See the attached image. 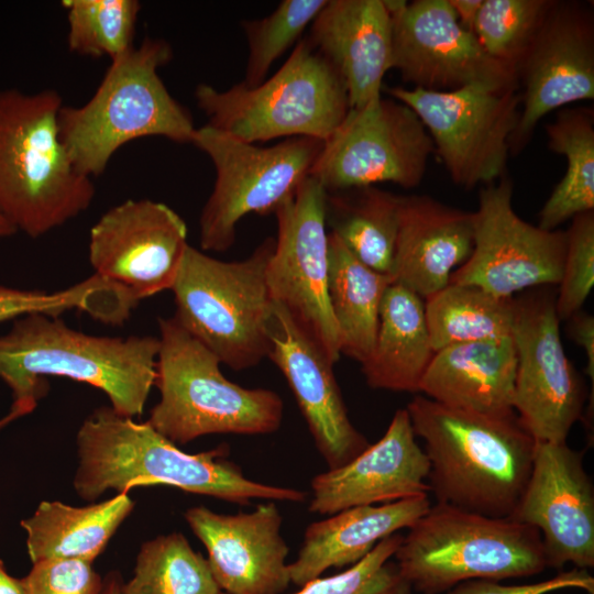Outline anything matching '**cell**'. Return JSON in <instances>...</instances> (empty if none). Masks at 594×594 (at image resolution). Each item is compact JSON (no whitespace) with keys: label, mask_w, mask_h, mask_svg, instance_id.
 <instances>
[{"label":"cell","mask_w":594,"mask_h":594,"mask_svg":"<svg viewBox=\"0 0 594 594\" xmlns=\"http://www.w3.org/2000/svg\"><path fill=\"white\" fill-rule=\"evenodd\" d=\"M135 307L133 297L123 287L96 274L54 293L0 285V322L34 312L57 316L77 309L103 323L121 324Z\"/></svg>","instance_id":"obj_34"},{"label":"cell","mask_w":594,"mask_h":594,"mask_svg":"<svg viewBox=\"0 0 594 594\" xmlns=\"http://www.w3.org/2000/svg\"><path fill=\"white\" fill-rule=\"evenodd\" d=\"M513 190L507 174L481 189L473 212L472 253L449 284L473 285L512 298L526 288L560 283L566 232L542 230L522 220L514 210Z\"/></svg>","instance_id":"obj_14"},{"label":"cell","mask_w":594,"mask_h":594,"mask_svg":"<svg viewBox=\"0 0 594 594\" xmlns=\"http://www.w3.org/2000/svg\"><path fill=\"white\" fill-rule=\"evenodd\" d=\"M400 200L375 186L327 191L326 224L363 264L391 275Z\"/></svg>","instance_id":"obj_30"},{"label":"cell","mask_w":594,"mask_h":594,"mask_svg":"<svg viewBox=\"0 0 594 594\" xmlns=\"http://www.w3.org/2000/svg\"><path fill=\"white\" fill-rule=\"evenodd\" d=\"M308 40L342 78L349 109L361 110L382 97L392 59V19L384 0H328Z\"/></svg>","instance_id":"obj_23"},{"label":"cell","mask_w":594,"mask_h":594,"mask_svg":"<svg viewBox=\"0 0 594 594\" xmlns=\"http://www.w3.org/2000/svg\"><path fill=\"white\" fill-rule=\"evenodd\" d=\"M408 529L394 558L421 594H440L475 579L534 576L548 568L539 531L510 517L436 503Z\"/></svg>","instance_id":"obj_7"},{"label":"cell","mask_w":594,"mask_h":594,"mask_svg":"<svg viewBox=\"0 0 594 594\" xmlns=\"http://www.w3.org/2000/svg\"><path fill=\"white\" fill-rule=\"evenodd\" d=\"M435 353L425 300L407 287L392 283L382 299L373 349L361 363L367 385L418 394Z\"/></svg>","instance_id":"obj_27"},{"label":"cell","mask_w":594,"mask_h":594,"mask_svg":"<svg viewBox=\"0 0 594 594\" xmlns=\"http://www.w3.org/2000/svg\"><path fill=\"white\" fill-rule=\"evenodd\" d=\"M0 594H25L22 579L11 576L0 561Z\"/></svg>","instance_id":"obj_44"},{"label":"cell","mask_w":594,"mask_h":594,"mask_svg":"<svg viewBox=\"0 0 594 594\" xmlns=\"http://www.w3.org/2000/svg\"><path fill=\"white\" fill-rule=\"evenodd\" d=\"M327 190L308 176L275 210L277 238L266 266L274 302L334 364L341 358L339 331L328 295Z\"/></svg>","instance_id":"obj_12"},{"label":"cell","mask_w":594,"mask_h":594,"mask_svg":"<svg viewBox=\"0 0 594 594\" xmlns=\"http://www.w3.org/2000/svg\"><path fill=\"white\" fill-rule=\"evenodd\" d=\"M328 0H283L268 15L241 22L249 55L243 84L253 87L266 79L275 61L300 36Z\"/></svg>","instance_id":"obj_37"},{"label":"cell","mask_w":594,"mask_h":594,"mask_svg":"<svg viewBox=\"0 0 594 594\" xmlns=\"http://www.w3.org/2000/svg\"><path fill=\"white\" fill-rule=\"evenodd\" d=\"M76 442L79 465L74 487L86 501L107 490L127 493L134 486L158 484L240 505L253 498L300 503L307 497L300 490L248 479L226 459L227 446L187 453L147 421L136 422L107 406L85 419Z\"/></svg>","instance_id":"obj_1"},{"label":"cell","mask_w":594,"mask_h":594,"mask_svg":"<svg viewBox=\"0 0 594 594\" xmlns=\"http://www.w3.org/2000/svg\"><path fill=\"white\" fill-rule=\"evenodd\" d=\"M158 350V338L90 336L34 312L0 336V378L11 389V409L23 416L46 395L45 376H63L102 391L116 413L133 418L154 386Z\"/></svg>","instance_id":"obj_2"},{"label":"cell","mask_w":594,"mask_h":594,"mask_svg":"<svg viewBox=\"0 0 594 594\" xmlns=\"http://www.w3.org/2000/svg\"><path fill=\"white\" fill-rule=\"evenodd\" d=\"M328 295L341 354L363 363L375 342L380 308L392 276L363 264L332 232L328 233Z\"/></svg>","instance_id":"obj_29"},{"label":"cell","mask_w":594,"mask_h":594,"mask_svg":"<svg viewBox=\"0 0 594 594\" xmlns=\"http://www.w3.org/2000/svg\"><path fill=\"white\" fill-rule=\"evenodd\" d=\"M275 245L265 239L241 261H221L188 245L172 287L177 322L230 369L256 366L272 346L274 301L266 266Z\"/></svg>","instance_id":"obj_8"},{"label":"cell","mask_w":594,"mask_h":594,"mask_svg":"<svg viewBox=\"0 0 594 594\" xmlns=\"http://www.w3.org/2000/svg\"><path fill=\"white\" fill-rule=\"evenodd\" d=\"M271 340L268 359L286 378L316 448L329 470L343 466L370 442L349 418L333 374L334 364L276 302Z\"/></svg>","instance_id":"obj_22"},{"label":"cell","mask_w":594,"mask_h":594,"mask_svg":"<svg viewBox=\"0 0 594 594\" xmlns=\"http://www.w3.org/2000/svg\"><path fill=\"white\" fill-rule=\"evenodd\" d=\"M561 590H581L594 594V578L585 569L573 568L557 575L532 583L503 584L491 579L461 582L447 594H548Z\"/></svg>","instance_id":"obj_41"},{"label":"cell","mask_w":594,"mask_h":594,"mask_svg":"<svg viewBox=\"0 0 594 594\" xmlns=\"http://www.w3.org/2000/svg\"><path fill=\"white\" fill-rule=\"evenodd\" d=\"M185 519L208 552L211 573L226 594H282L290 574L283 517L274 502L251 513L223 515L205 506L186 510Z\"/></svg>","instance_id":"obj_20"},{"label":"cell","mask_w":594,"mask_h":594,"mask_svg":"<svg viewBox=\"0 0 594 594\" xmlns=\"http://www.w3.org/2000/svg\"><path fill=\"white\" fill-rule=\"evenodd\" d=\"M72 52L110 61L134 47L141 3L138 0H64Z\"/></svg>","instance_id":"obj_35"},{"label":"cell","mask_w":594,"mask_h":594,"mask_svg":"<svg viewBox=\"0 0 594 594\" xmlns=\"http://www.w3.org/2000/svg\"><path fill=\"white\" fill-rule=\"evenodd\" d=\"M510 518L536 528L547 566H594V486L583 453L565 442H536L532 466Z\"/></svg>","instance_id":"obj_19"},{"label":"cell","mask_w":594,"mask_h":594,"mask_svg":"<svg viewBox=\"0 0 594 594\" xmlns=\"http://www.w3.org/2000/svg\"><path fill=\"white\" fill-rule=\"evenodd\" d=\"M424 441L437 503L510 517L530 475L536 441L514 413L479 414L417 394L406 407Z\"/></svg>","instance_id":"obj_3"},{"label":"cell","mask_w":594,"mask_h":594,"mask_svg":"<svg viewBox=\"0 0 594 594\" xmlns=\"http://www.w3.org/2000/svg\"><path fill=\"white\" fill-rule=\"evenodd\" d=\"M546 132L549 148L566 158L564 176L539 212L538 227L552 231L580 213L594 211L593 110L560 109Z\"/></svg>","instance_id":"obj_31"},{"label":"cell","mask_w":594,"mask_h":594,"mask_svg":"<svg viewBox=\"0 0 594 594\" xmlns=\"http://www.w3.org/2000/svg\"><path fill=\"white\" fill-rule=\"evenodd\" d=\"M124 594H220L207 559L184 535L172 532L142 544Z\"/></svg>","instance_id":"obj_33"},{"label":"cell","mask_w":594,"mask_h":594,"mask_svg":"<svg viewBox=\"0 0 594 594\" xmlns=\"http://www.w3.org/2000/svg\"><path fill=\"white\" fill-rule=\"evenodd\" d=\"M431 505L426 494L348 508L310 524L296 560L288 563L290 581L301 587L330 568L355 564L384 538L410 528Z\"/></svg>","instance_id":"obj_26"},{"label":"cell","mask_w":594,"mask_h":594,"mask_svg":"<svg viewBox=\"0 0 594 594\" xmlns=\"http://www.w3.org/2000/svg\"><path fill=\"white\" fill-rule=\"evenodd\" d=\"M516 363L513 337L448 345L435 353L419 393L451 408L512 415Z\"/></svg>","instance_id":"obj_25"},{"label":"cell","mask_w":594,"mask_h":594,"mask_svg":"<svg viewBox=\"0 0 594 594\" xmlns=\"http://www.w3.org/2000/svg\"><path fill=\"white\" fill-rule=\"evenodd\" d=\"M429 463L406 408L394 414L385 433L343 466L311 481V513L338 512L426 495Z\"/></svg>","instance_id":"obj_21"},{"label":"cell","mask_w":594,"mask_h":594,"mask_svg":"<svg viewBox=\"0 0 594 594\" xmlns=\"http://www.w3.org/2000/svg\"><path fill=\"white\" fill-rule=\"evenodd\" d=\"M474 215L426 195L402 196L392 279L422 299L449 285L471 255Z\"/></svg>","instance_id":"obj_24"},{"label":"cell","mask_w":594,"mask_h":594,"mask_svg":"<svg viewBox=\"0 0 594 594\" xmlns=\"http://www.w3.org/2000/svg\"><path fill=\"white\" fill-rule=\"evenodd\" d=\"M392 19L391 69L414 88H519L516 74L492 58L458 22L449 0H384Z\"/></svg>","instance_id":"obj_15"},{"label":"cell","mask_w":594,"mask_h":594,"mask_svg":"<svg viewBox=\"0 0 594 594\" xmlns=\"http://www.w3.org/2000/svg\"><path fill=\"white\" fill-rule=\"evenodd\" d=\"M191 144L210 158L216 173L199 218L200 248L224 252L234 244L242 218L274 213L297 190L323 141L300 136L258 146L206 124L196 129Z\"/></svg>","instance_id":"obj_10"},{"label":"cell","mask_w":594,"mask_h":594,"mask_svg":"<svg viewBox=\"0 0 594 594\" xmlns=\"http://www.w3.org/2000/svg\"><path fill=\"white\" fill-rule=\"evenodd\" d=\"M173 58L163 38L146 37L110 61L92 97L80 107L62 106L58 130L75 167L92 178L133 140L162 136L190 143L193 117L167 90L158 70Z\"/></svg>","instance_id":"obj_5"},{"label":"cell","mask_w":594,"mask_h":594,"mask_svg":"<svg viewBox=\"0 0 594 594\" xmlns=\"http://www.w3.org/2000/svg\"><path fill=\"white\" fill-rule=\"evenodd\" d=\"M402 540V535H391L348 570L327 578L319 576L294 594H411L410 584L400 574L396 562L391 560Z\"/></svg>","instance_id":"obj_38"},{"label":"cell","mask_w":594,"mask_h":594,"mask_svg":"<svg viewBox=\"0 0 594 594\" xmlns=\"http://www.w3.org/2000/svg\"><path fill=\"white\" fill-rule=\"evenodd\" d=\"M459 24L466 31L474 30L475 21L483 0H449Z\"/></svg>","instance_id":"obj_43"},{"label":"cell","mask_w":594,"mask_h":594,"mask_svg":"<svg viewBox=\"0 0 594 594\" xmlns=\"http://www.w3.org/2000/svg\"><path fill=\"white\" fill-rule=\"evenodd\" d=\"M520 114L510 138L512 154L529 142L548 113L594 99V14L583 1L553 0L516 69Z\"/></svg>","instance_id":"obj_17"},{"label":"cell","mask_w":594,"mask_h":594,"mask_svg":"<svg viewBox=\"0 0 594 594\" xmlns=\"http://www.w3.org/2000/svg\"><path fill=\"white\" fill-rule=\"evenodd\" d=\"M183 218L167 205L129 199L106 211L89 232L95 274L139 301L172 289L188 246Z\"/></svg>","instance_id":"obj_18"},{"label":"cell","mask_w":594,"mask_h":594,"mask_svg":"<svg viewBox=\"0 0 594 594\" xmlns=\"http://www.w3.org/2000/svg\"><path fill=\"white\" fill-rule=\"evenodd\" d=\"M16 233V230L0 216V238L10 237Z\"/></svg>","instance_id":"obj_46"},{"label":"cell","mask_w":594,"mask_h":594,"mask_svg":"<svg viewBox=\"0 0 594 594\" xmlns=\"http://www.w3.org/2000/svg\"><path fill=\"white\" fill-rule=\"evenodd\" d=\"M558 297L557 315L561 320L582 310L594 286V211L571 219Z\"/></svg>","instance_id":"obj_39"},{"label":"cell","mask_w":594,"mask_h":594,"mask_svg":"<svg viewBox=\"0 0 594 594\" xmlns=\"http://www.w3.org/2000/svg\"><path fill=\"white\" fill-rule=\"evenodd\" d=\"M386 91L418 116L453 183L470 189L505 174L520 114L519 88L468 86L433 91L392 87Z\"/></svg>","instance_id":"obj_11"},{"label":"cell","mask_w":594,"mask_h":594,"mask_svg":"<svg viewBox=\"0 0 594 594\" xmlns=\"http://www.w3.org/2000/svg\"><path fill=\"white\" fill-rule=\"evenodd\" d=\"M22 582L25 594H101L103 585L91 563L82 560L33 563Z\"/></svg>","instance_id":"obj_40"},{"label":"cell","mask_w":594,"mask_h":594,"mask_svg":"<svg viewBox=\"0 0 594 594\" xmlns=\"http://www.w3.org/2000/svg\"><path fill=\"white\" fill-rule=\"evenodd\" d=\"M23 415L21 413L11 409L10 413L6 417L0 419V429L3 428L9 422L13 421L14 419L20 418Z\"/></svg>","instance_id":"obj_47"},{"label":"cell","mask_w":594,"mask_h":594,"mask_svg":"<svg viewBox=\"0 0 594 594\" xmlns=\"http://www.w3.org/2000/svg\"><path fill=\"white\" fill-rule=\"evenodd\" d=\"M553 0H483L473 33L484 51L516 74Z\"/></svg>","instance_id":"obj_36"},{"label":"cell","mask_w":594,"mask_h":594,"mask_svg":"<svg viewBox=\"0 0 594 594\" xmlns=\"http://www.w3.org/2000/svg\"><path fill=\"white\" fill-rule=\"evenodd\" d=\"M195 99L208 125L250 143L300 136L324 142L349 111L342 78L308 37L261 84L241 81L226 90L199 84Z\"/></svg>","instance_id":"obj_9"},{"label":"cell","mask_w":594,"mask_h":594,"mask_svg":"<svg viewBox=\"0 0 594 594\" xmlns=\"http://www.w3.org/2000/svg\"><path fill=\"white\" fill-rule=\"evenodd\" d=\"M123 586L121 575L118 572H111L103 580L101 594H124Z\"/></svg>","instance_id":"obj_45"},{"label":"cell","mask_w":594,"mask_h":594,"mask_svg":"<svg viewBox=\"0 0 594 594\" xmlns=\"http://www.w3.org/2000/svg\"><path fill=\"white\" fill-rule=\"evenodd\" d=\"M133 507L128 493L84 507L42 502L32 516L21 521L32 563L48 560L92 563Z\"/></svg>","instance_id":"obj_28"},{"label":"cell","mask_w":594,"mask_h":594,"mask_svg":"<svg viewBox=\"0 0 594 594\" xmlns=\"http://www.w3.org/2000/svg\"><path fill=\"white\" fill-rule=\"evenodd\" d=\"M435 152L418 116L406 105L380 98L361 110L349 109L323 142L309 176L327 191L393 183L419 185Z\"/></svg>","instance_id":"obj_13"},{"label":"cell","mask_w":594,"mask_h":594,"mask_svg":"<svg viewBox=\"0 0 594 594\" xmlns=\"http://www.w3.org/2000/svg\"><path fill=\"white\" fill-rule=\"evenodd\" d=\"M59 94L0 89V216L31 238L87 210L92 179L80 173L58 130Z\"/></svg>","instance_id":"obj_4"},{"label":"cell","mask_w":594,"mask_h":594,"mask_svg":"<svg viewBox=\"0 0 594 594\" xmlns=\"http://www.w3.org/2000/svg\"><path fill=\"white\" fill-rule=\"evenodd\" d=\"M569 336L584 349L586 355V375L594 384V317L582 310L578 311L569 319Z\"/></svg>","instance_id":"obj_42"},{"label":"cell","mask_w":594,"mask_h":594,"mask_svg":"<svg viewBox=\"0 0 594 594\" xmlns=\"http://www.w3.org/2000/svg\"><path fill=\"white\" fill-rule=\"evenodd\" d=\"M516 300L473 285L449 284L425 299L435 352L452 344L513 337Z\"/></svg>","instance_id":"obj_32"},{"label":"cell","mask_w":594,"mask_h":594,"mask_svg":"<svg viewBox=\"0 0 594 594\" xmlns=\"http://www.w3.org/2000/svg\"><path fill=\"white\" fill-rule=\"evenodd\" d=\"M154 385L161 394L148 425L173 443L211 433L267 435L282 424L280 396L229 381L219 359L177 320L161 318Z\"/></svg>","instance_id":"obj_6"},{"label":"cell","mask_w":594,"mask_h":594,"mask_svg":"<svg viewBox=\"0 0 594 594\" xmlns=\"http://www.w3.org/2000/svg\"><path fill=\"white\" fill-rule=\"evenodd\" d=\"M515 300L513 409L536 442H565L585 395L564 352L554 298L537 293Z\"/></svg>","instance_id":"obj_16"}]
</instances>
